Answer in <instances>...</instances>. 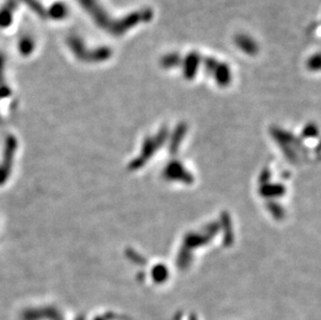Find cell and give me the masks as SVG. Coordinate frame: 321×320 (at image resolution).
<instances>
[{
	"label": "cell",
	"mask_w": 321,
	"mask_h": 320,
	"mask_svg": "<svg viewBox=\"0 0 321 320\" xmlns=\"http://www.w3.org/2000/svg\"><path fill=\"white\" fill-rule=\"evenodd\" d=\"M18 46H19V51L21 54L29 55V54H32V52L35 49V42L31 37L24 36L19 41Z\"/></svg>",
	"instance_id": "obj_1"
},
{
	"label": "cell",
	"mask_w": 321,
	"mask_h": 320,
	"mask_svg": "<svg viewBox=\"0 0 321 320\" xmlns=\"http://www.w3.org/2000/svg\"><path fill=\"white\" fill-rule=\"evenodd\" d=\"M237 44H239V45H241L240 47L244 50V51H247V52H254V50H256V45H254L253 41H250L246 42V38H239L237 40Z\"/></svg>",
	"instance_id": "obj_2"
},
{
	"label": "cell",
	"mask_w": 321,
	"mask_h": 320,
	"mask_svg": "<svg viewBox=\"0 0 321 320\" xmlns=\"http://www.w3.org/2000/svg\"><path fill=\"white\" fill-rule=\"evenodd\" d=\"M53 15L55 18H62L67 15V9L65 6L62 5H55L53 8Z\"/></svg>",
	"instance_id": "obj_3"
}]
</instances>
